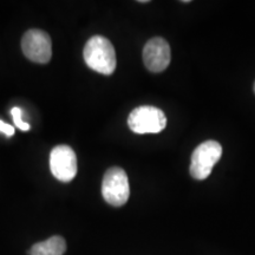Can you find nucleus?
Segmentation results:
<instances>
[{
	"label": "nucleus",
	"mask_w": 255,
	"mask_h": 255,
	"mask_svg": "<svg viewBox=\"0 0 255 255\" xmlns=\"http://www.w3.org/2000/svg\"><path fill=\"white\" fill-rule=\"evenodd\" d=\"M21 49L31 62L46 64L52 57V41L46 32L41 30H28L21 39Z\"/></svg>",
	"instance_id": "nucleus-5"
},
{
	"label": "nucleus",
	"mask_w": 255,
	"mask_h": 255,
	"mask_svg": "<svg viewBox=\"0 0 255 255\" xmlns=\"http://www.w3.org/2000/svg\"><path fill=\"white\" fill-rule=\"evenodd\" d=\"M87 65L94 71L102 75H113L116 70V52L111 41L103 36L91 37L83 50Z\"/></svg>",
	"instance_id": "nucleus-1"
},
{
	"label": "nucleus",
	"mask_w": 255,
	"mask_h": 255,
	"mask_svg": "<svg viewBox=\"0 0 255 255\" xmlns=\"http://www.w3.org/2000/svg\"><path fill=\"white\" fill-rule=\"evenodd\" d=\"M222 156V146L218 141L209 139L197 145L193 151L190 161V175L195 180H206L214 165Z\"/></svg>",
	"instance_id": "nucleus-2"
},
{
	"label": "nucleus",
	"mask_w": 255,
	"mask_h": 255,
	"mask_svg": "<svg viewBox=\"0 0 255 255\" xmlns=\"http://www.w3.org/2000/svg\"><path fill=\"white\" fill-rule=\"evenodd\" d=\"M254 92H255V83H254Z\"/></svg>",
	"instance_id": "nucleus-11"
},
{
	"label": "nucleus",
	"mask_w": 255,
	"mask_h": 255,
	"mask_svg": "<svg viewBox=\"0 0 255 255\" xmlns=\"http://www.w3.org/2000/svg\"><path fill=\"white\" fill-rule=\"evenodd\" d=\"M128 126L135 133H158L167 126V117L156 107L143 105L133 109L128 119Z\"/></svg>",
	"instance_id": "nucleus-4"
},
{
	"label": "nucleus",
	"mask_w": 255,
	"mask_h": 255,
	"mask_svg": "<svg viewBox=\"0 0 255 255\" xmlns=\"http://www.w3.org/2000/svg\"><path fill=\"white\" fill-rule=\"evenodd\" d=\"M0 132L5 133L6 136L11 137L14 135V128L11 126V124H7L5 122H2L1 120H0Z\"/></svg>",
	"instance_id": "nucleus-10"
},
{
	"label": "nucleus",
	"mask_w": 255,
	"mask_h": 255,
	"mask_svg": "<svg viewBox=\"0 0 255 255\" xmlns=\"http://www.w3.org/2000/svg\"><path fill=\"white\" fill-rule=\"evenodd\" d=\"M51 173L60 182H71L77 174V156L71 146L62 144L52 149L50 154Z\"/></svg>",
	"instance_id": "nucleus-6"
},
{
	"label": "nucleus",
	"mask_w": 255,
	"mask_h": 255,
	"mask_svg": "<svg viewBox=\"0 0 255 255\" xmlns=\"http://www.w3.org/2000/svg\"><path fill=\"white\" fill-rule=\"evenodd\" d=\"M11 115L13 117V122L15 124V127H18L19 129L23 130V131H28L30 130V124L24 122L23 117H21V109L20 108H13L11 110Z\"/></svg>",
	"instance_id": "nucleus-9"
},
{
	"label": "nucleus",
	"mask_w": 255,
	"mask_h": 255,
	"mask_svg": "<svg viewBox=\"0 0 255 255\" xmlns=\"http://www.w3.org/2000/svg\"><path fill=\"white\" fill-rule=\"evenodd\" d=\"M66 251V242L59 235L51 237L45 241L33 245L28 251L30 255H64Z\"/></svg>",
	"instance_id": "nucleus-8"
},
{
	"label": "nucleus",
	"mask_w": 255,
	"mask_h": 255,
	"mask_svg": "<svg viewBox=\"0 0 255 255\" xmlns=\"http://www.w3.org/2000/svg\"><path fill=\"white\" fill-rule=\"evenodd\" d=\"M102 195L110 206L122 207L126 205L130 196V186L124 169L120 167L108 169L102 182Z\"/></svg>",
	"instance_id": "nucleus-3"
},
{
	"label": "nucleus",
	"mask_w": 255,
	"mask_h": 255,
	"mask_svg": "<svg viewBox=\"0 0 255 255\" xmlns=\"http://www.w3.org/2000/svg\"><path fill=\"white\" fill-rule=\"evenodd\" d=\"M171 60L169 43L164 38L155 37L145 44L143 49V62L150 72H163Z\"/></svg>",
	"instance_id": "nucleus-7"
}]
</instances>
